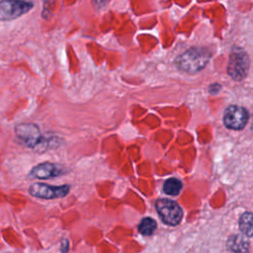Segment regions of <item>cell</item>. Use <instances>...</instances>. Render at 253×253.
<instances>
[{"label": "cell", "mask_w": 253, "mask_h": 253, "mask_svg": "<svg viewBox=\"0 0 253 253\" xmlns=\"http://www.w3.org/2000/svg\"><path fill=\"white\" fill-rule=\"evenodd\" d=\"M220 89H221V86L219 84H217V83H214V84L210 86V92L211 94H216Z\"/></svg>", "instance_id": "13"}, {"label": "cell", "mask_w": 253, "mask_h": 253, "mask_svg": "<svg viewBox=\"0 0 253 253\" xmlns=\"http://www.w3.org/2000/svg\"><path fill=\"white\" fill-rule=\"evenodd\" d=\"M239 229L243 235L247 237L252 236V213L247 211L244 212L239 218Z\"/></svg>", "instance_id": "10"}, {"label": "cell", "mask_w": 253, "mask_h": 253, "mask_svg": "<svg viewBox=\"0 0 253 253\" xmlns=\"http://www.w3.org/2000/svg\"><path fill=\"white\" fill-rule=\"evenodd\" d=\"M156 229V221L151 217H145L141 219L138 224V231L142 235H150Z\"/></svg>", "instance_id": "12"}, {"label": "cell", "mask_w": 253, "mask_h": 253, "mask_svg": "<svg viewBox=\"0 0 253 253\" xmlns=\"http://www.w3.org/2000/svg\"><path fill=\"white\" fill-rule=\"evenodd\" d=\"M249 66V56L243 49L236 47L230 52L227 65V73L233 80L240 81L246 77Z\"/></svg>", "instance_id": "3"}, {"label": "cell", "mask_w": 253, "mask_h": 253, "mask_svg": "<svg viewBox=\"0 0 253 253\" xmlns=\"http://www.w3.org/2000/svg\"><path fill=\"white\" fill-rule=\"evenodd\" d=\"M68 248H69V242L67 241V239H63L61 241V246H60L61 252L62 253H66L68 251Z\"/></svg>", "instance_id": "14"}, {"label": "cell", "mask_w": 253, "mask_h": 253, "mask_svg": "<svg viewBox=\"0 0 253 253\" xmlns=\"http://www.w3.org/2000/svg\"><path fill=\"white\" fill-rule=\"evenodd\" d=\"M155 208L163 221L169 225H177L182 219L183 211L174 201L159 199L155 203Z\"/></svg>", "instance_id": "5"}, {"label": "cell", "mask_w": 253, "mask_h": 253, "mask_svg": "<svg viewBox=\"0 0 253 253\" xmlns=\"http://www.w3.org/2000/svg\"><path fill=\"white\" fill-rule=\"evenodd\" d=\"M249 119L248 111L239 106H229L224 111L223 123L226 127L231 129H242Z\"/></svg>", "instance_id": "7"}, {"label": "cell", "mask_w": 253, "mask_h": 253, "mask_svg": "<svg viewBox=\"0 0 253 253\" xmlns=\"http://www.w3.org/2000/svg\"><path fill=\"white\" fill-rule=\"evenodd\" d=\"M15 134L17 138L28 147L38 148L47 145L46 138H44L39 126L35 124L25 123L17 125L15 126Z\"/></svg>", "instance_id": "2"}, {"label": "cell", "mask_w": 253, "mask_h": 253, "mask_svg": "<svg viewBox=\"0 0 253 253\" xmlns=\"http://www.w3.org/2000/svg\"><path fill=\"white\" fill-rule=\"evenodd\" d=\"M226 247L231 253H247L250 244L245 235L233 234L228 237Z\"/></svg>", "instance_id": "9"}, {"label": "cell", "mask_w": 253, "mask_h": 253, "mask_svg": "<svg viewBox=\"0 0 253 253\" xmlns=\"http://www.w3.org/2000/svg\"><path fill=\"white\" fill-rule=\"evenodd\" d=\"M182 190V182L176 178H170L165 181L163 191L170 196H176Z\"/></svg>", "instance_id": "11"}, {"label": "cell", "mask_w": 253, "mask_h": 253, "mask_svg": "<svg viewBox=\"0 0 253 253\" xmlns=\"http://www.w3.org/2000/svg\"><path fill=\"white\" fill-rule=\"evenodd\" d=\"M211 52L203 47H191L182 53L177 59V66L187 73L201 71L209 62Z\"/></svg>", "instance_id": "1"}, {"label": "cell", "mask_w": 253, "mask_h": 253, "mask_svg": "<svg viewBox=\"0 0 253 253\" xmlns=\"http://www.w3.org/2000/svg\"><path fill=\"white\" fill-rule=\"evenodd\" d=\"M106 1H108V0H94V2H95L97 5H99V6L104 5Z\"/></svg>", "instance_id": "15"}, {"label": "cell", "mask_w": 253, "mask_h": 253, "mask_svg": "<svg viewBox=\"0 0 253 253\" xmlns=\"http://www.w3.org/2000/svg\"><path fill=\"white\" fill-rule=\"evenodd\" d=\"M70 190L68 185L61 186H50L43 183H34L29 188V193L31 196L39 199H55L65 197Z\"/></svg>", "instance_id": "6"}, {"label": "cell", "mask_w": 253, "mask_h": 253, "mask_svg": "<svg viewBox=\"0 0 253 253\" xmlns=\"http://www.w3.org/2000/svg\"><path fill=\"white\" fill-rule=\"evenodd\" d=\"M64 174V170L62 167L50 163V162H43L36 165L32 168L30 172V176L38 179H50L53 177H57Z\"/></svg>", "instance_id": "8"}, {"label": "cell", "mask_w": 253, "mask_h": 253, "mask_svg": "<svg viewBox=\"0 0 253 253\" xmlns=\"http://www.w3.org/2000/svg\"><path fill=\"white\" fill-rule=\"evenodd\" d=\"M34 4L25 0L0 1V21H12L28 13Z\"/></svg>", "instance_id": "4"}]
</instances>
